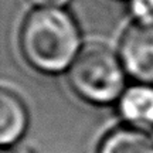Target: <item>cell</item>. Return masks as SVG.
<instances>
[{
	"instance_id": "cell-1",
	"label": "cell",
	"mask_w": 153,
	"mask_h": 153,
	"mask_svg": "<svg viewBox=\"0 0 153 153\" xmlns=\"http://www.w3.org/2000/svg\"><path fill=\"white\" fill-rule=\"evenodd\" d=\"M79 30L68 13L57 7L31 11L20 31V47L31 67L60 72L71 65L79 47Z\"/></svg>"
},
{
	"instance_id": "cell-2",
	"label": "cell",
	"mask_w": 153,
	"mask_h": 153,
	"mask_svg": "<svg viewBox=\"0 0 153 153\" xmlns=\"http://www.w3.org/2000/svg\"><path fill=\"white\" fill-rule=\"evenodd\" d=\"M68 81L78 97L92 104H111L125 88V68L112 50L99 43L85 45L68 71Z\"/></svg>"
},
{
	"instance_id": "cell-3",
	"label": "cell",
	"mask_w": 153,
	"mask_h": 153,
	"mask_svg": "<svg viewBox=\"0 0 153 153\" xmlns=\"http://www.w3.org/2000/svg\"><path fill=\"white\" fill-rule=\"evenodd\" d=\"M125 71L143 84H153V14L136 16L119 41Z\"/></svg>"
},
{
	"instance_id": "cell-4",
	"label": "cell",
	"mask_w": 153,
	"mask_h": 153,
	"mask_svg": "<svg viewBox=\"0 0 153 153\" xmlns=\"http://www.w3.org/2000/svg\"><path fill=\"white\" fill-rule=\"evenodd\" d=\"M98 153H153V131L139 125L115 128L102 137Z\"/></svg>"
},
{
	"instance_id": "cell-5",
	"label": "cell",
	"mask_w": 153,
	"mask_h": 153,
	"mask_svg": "<svg viewBox=\"0 0 153 153\" xmlns=\"http://www.w3.org/2000/svg\"><path fill=\"white\" fill-rule=\"evenodd\" d=\"M27 126V111L14 92L3 88L0 92V142L11 145Z\"/></svg>"
},
{
	"instance_id": "cell-6",
	"label": "cell",
	"mask_w": 153,
	"mask_h": 153,
	"mask_svg": "<svg viewBox=\"0 0 153 153\" xmlns=\"http://www.w3.org/2000/svg\"><path fill=\"white\" fill-rule=\"evenodd\" d=\"M119 111L133 125H153V88L139 85L126 89L120 97Z\"/></svg>"
},
{
	"instance_id": "cell-7",
	"label": "cell",
	"mask_w": 153,
	"mask_h": 153,
	"mask_svg": "<svg viewBox=\"0 0 153 153\" xmlns=\"http://www.w3.org/2000/svg\"><path fill=\"white\" fill-rule=\"evenodd\" d=\"M31 4L40 6V7H60L67 4L70 0H28Z\"/></svg>"
},
{
	"instance_id": "cell-8",
	"label": "cell",
	"mask_w": 153,
	"mask_h": 153,
	"mask_svg": "<svg viewBox=\"0 0 153 153\" xmlns=\"http://www.w3.org/2000/svg\"><path fill=\"white\" fill-rule=\"evenodd\" d=\"M3 153H11V152H6V150H3Z\"/></svg>"
}]
</instances>
